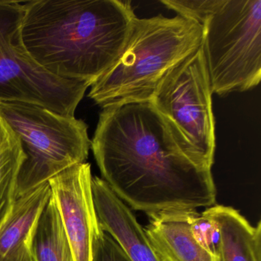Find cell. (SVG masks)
<instances>
[{
	"mask_svg": "<svg viewBox=\"0 0 261 261\" xmlns=\"http://www.w3.org/2000/svg\"><path fill=\"white\" fill-rule=\"evenodd\" d=\"M91 141L102 179L129 208L149 216L215 205L212 169L181 152L151 101L103 107Z\"/></svg>",
	"mask_w": 261,
	"mask_h": 261,
	"instance_id": "1",
	"label": "cell"
},
{
	"mask_svg": "<svg viewBox=\"0 0 261 261\" xmlns=\"http://www.w3.org/2000/svg\"><path fill=\"white\" fill-rule=\"evenodd\" d=\"M130 1L24 2L22 36L47 72L91 85L118 60L134 25Z\"/></svg>",
	"mask_w": 261,
	"mask_h": 261,
	"instance_id": "2",
	"label": "cell"
},
{
	"mask_svg": "<svg viewBox=\"0 0 261 261\" xmlns=\"http://www.w3.org/2000/svg\"><path fill=\"white\" fill-rule=\"evenodd\" d=\"M202 39V27L184 16L136 18L118 60L91 85L88 97L102 108L150 101L168 71L198 49Z\"/></svg>",
	"mask_w": 261,
	"mask_h": 261,
	"instance_id": "3",
	"label": "cell"
},
{
	"mask_svg": "<svg viewBox=\"0 0 261 261\" xmlns=\"http://www.w3.org/2000/svg\"><path fill=\"white\" fill-rule=\"evenodd\" d=\"M0 116L17 134L25 152L17 198L68 168L86 163L91 141L83 120L33 103L1 100Z\"/></svg>",
	"mask_w": 261,
	"mask_h": 261,
	"instance_id": "4",
	"label": "cell"
},
{
	"mask_svg": "<svg viewBox=\"0 0 261 261\" xmlns=\"http://www.w3.org/2000/svg\"><path fill=\"white\" fill-rule=\"evenodd\" d=\"M212 93L244 92L261 79V0H221L202 27Z\"/></svg>",
	"mask_w": 261,
	"mask_h": 261,
	"instance_id": "5",
	"label": "cell"
},
{
	"mask_svg": "<svg viewBox=\"0 0 261 261\" xmlns=\"http://www.w3.org/2000/svg\"><path fill=\"white\" fill-rule=\"evenodd\" d=\"M212 94L200 46L168 71L150 100L181 152L209 169L215 149Z\"/></svg>",
	"mask_w": 261,
	"mask_h": 261,
	"instance_id": "6",
	"label": "cell"
},
{
	"mask_svg": "<svg viewBox=\"0 0 261 261\" xmlns=\"http://www.w3.org/2000/svg\"><path fill=\"white\" fill-rule=\"evenodd\" d=\"M24 2L0 0V100L22 102L74 117L87 82L65 80L47 72L24 45Z\"/></svg>",
	"mask_w": 261,
	"mask_h": 261,
	"instance_id": "7",
	"label": "cell"
},
{
	"mask_svg": "<svg viewBox=\"0 0 261 261\" xmlns=\"http://www.w3.org/2000/svg\"><path fill=\"white\" fill-rule=\"evenodd\" d=\"M91 165L80 163L48 181L75 261H91L100 230L93 198Z\"/></svg>",
	"mask_w": 261,
	"mask_h": 261,
	"instance_id": "8",
	"label": "cell"
},
{
	"mask_svg": "<svg viewBox=\"0 0 261 261\" xmlns=\"http://www.w3.org/2000/svg\"><path fill=\"white\" fill-rule=\"evenodd\" d=\"M93 198L100 228L109 233L132 261H161L149 244L131 208L97 176L92 177Z\"/></svg>",
	"mask_w": 261,
	"mask_h": 261,
	"instance_id": "9",
	"label": "cell"
},
{
	"mask_svg": "<svg viewBox=\"0 0 261 261\" xmlns=\"http://www.w3.org/2000/svg\"><path fill=\"white\" fill-rule=\"evenodd\" d=\"M196 210L172 211L149 215L144 230L149 244L161 261H219L203 247L191 228Z\"/></svg>",
	"mask_w": 261,
	"mask_h": 261,
	"instance_id": "10",
	"label": "cell"
},
{
	"mask_svg": "<svg viewBox=\"0 0 261 261\" xmlns=\"http://www.w3.org/2000/svg\"><path fill=\"white\" fill-rule=\"evenodd\" d=\"M51 195L48 181L16 198L11 212L0 227V261H32L33 235Z\"/></svg>",
	"mask_w": 261,
	"mask_h": 261,
	"instance_id": "11",
	"label": "cell"
},
{
	"mask_svg": "<svg viewBox=\"0 0 261 261\" xmlns=\"http://www.w3.org/2000/svg\"><path fill=\"white\" fill-rule=\"evenodd\" d=\"M219 230V261H261V222L253 226L236 209L213 205L203 212Z\"/></svg>",
	"mask_w": 261,
	"mask_h": 261,
	"instance_id": "12",
	"label": "cell"
},
{
	"mask_svg": "<svg viewBox=\"0 0 261 261\" xmlns=\"http://www.w3.org/2000/svg\"><path fill=\"white\" fill-rule=\"evenodd\" d=\"M31 255L32 261H75L53 193L39 216Z\"/></svg>",
	"mask_w": 261,
	"mask_h": 261,
	"instance_id": "13",
	"label": "cell"
},
{
	"mask_svg": "<svg viewBox=\"0 0 261 261\" xmlns=\"http://www.w3.org/2000/svg\"><path fill=\"white\" fill-rule=\"evenodd\" d=\"M25 159L20 139L0 116V227L17 198L18 178Z\"/></svg>",
	"mask_w": 261,
	"mask_h": 261,
	"instance_id": "14",
	"label": "cell"
},
{
	"mask_svg": "<svg viewBox=\"0 0 261 261\" xmlns=\"http://www.w3.org/2000/svg\"><path fill=\"white\" fill-rule=\"evenodd\" d=\"M221 0H162V4L174 10L178 16L195 20L203 27L207 18L212 14Z\"/></svg>",
	"mask_w": 261,
	"mask_h": 261,
	"instance_id": "15",
	"label": "cell"
},
{
	"mask_svg": "<svg viewBox=\"0 0 261 261\" xmlns=\"http://www.w3.org/2000/svg\"><path fill=\"white\" fill-rule=\"evenodd\" d=\"M191 228L196 241L203 247L217 254L219 244V230L212 218L195 211L192 215ZM218 255V254H217Z\"/></svg>",
	"mask_w": 261,
	"mask_h": 261,
	"instance_id": "16",
	"label": "cell"
},
{
	"mask_svg": "<svg viewBox=\"0 0 261 261\" xmlns=\"http://www.w3.org/2000/svg\"><path fill=\"white\" fill-rule=\"evenodd\" d=\"M91 261H132L124 249L100 228L93 243Z\"/></svg>",
	"mask_w": 261,
	"mask_h": 261,
	"instance_id": "17",
	"label": "cell"
}]
</instances>
